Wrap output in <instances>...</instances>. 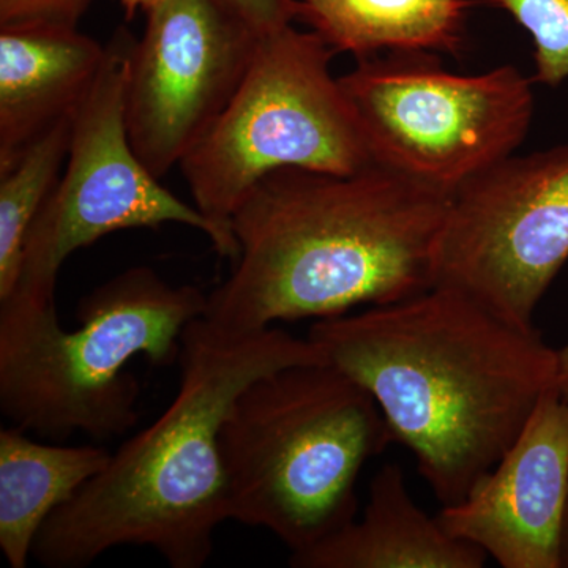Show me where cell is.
<instances>
[{"label":"cell","instance_id":"6da1fadb","mask_svg":"<svg viewBox=\"0 0 568 568\" xmlns=\"http://www.w3.org/2000/svg\"><path fill=\"white\" fill-rule=\"evenodd\" d=\"M308 338L375 398L444 507L497 465L558 372V351L536 328L447 284L325 317Z\"/></svg>","mask_w":568,"mask_h":568},{"label":"cell","instance_id":"7a4b0ae2","mask_svg":"<svg viewBox=\"0 0 568 568\" xmlns=\"http://www.w3.org/2000/svg\"><path fill=\"white\" fill-rule=\"evenodd\" d=\"M452 201L376 163L354 174L264 175L231 216L239 256L204 317L248 335L425 293L436 284Z\"/></svg>","mask_w":568,"mask_h":568},{"label":"cell","instance_id":"3957f363","mask_svg":"<svg viewBox=\"0 0 568 568\" xmlns=\"http://www.w3.org/2000/svg\"><path fill=\"white\" fill-rule=\"evenodd\" d=\"M320 362L327 361L308 336L278 327L231 335L204 316L194 320L182 335L173 403L47 519L32 558L48 568H84L133 545L155 549L173 568L204 567L215 530L231 519L220 444L231 406L260 377Z\"/></svg>","mask_w":568,"mask_h":568},{"label":"cell","instance_id":"277c9868","mask_svg":"<svg viewBox=\"0 0 568 568\" xmlns=\"http://www.w3.org/2000/svg\"><path fill=\"white\" fill-rule=\"evenodd\" d=\"M207 310L200 287L174 286L133 267L84 295L80 327L65 331L55 304L0 302V410L11 425L48 439L84 433L129 435L140 422L141 384L126 369L144 355L178 364L185 328Z\"/></svg>","mask_w":568,"mask_h":568},{"label":"cell","instance_id":"5b68a950","mask_svg":"<svg viewBox=\"0 0 568 568\" xmlns=\"http://www.w3.org/2000/svg\"><path fill=\"white\" fill-rule=\"evenodd\" d=\"M392 440L375 398L328 362L268 373L223 422L231 519L291 555L313 548L354 521L357 478Z\"/></svg>","mask_w":568,"mask_h":568},{"label":"cell","instance_id":"8992f818","mask_svg":"<svg viewBox=\"0 0 568 568\" xmlns=\"http://www.w3.org/2000/svg\"><path fill=\"white\" fill-rule=\"evenodd\" d=\"M334 54L316 32L293 26L261 37L234 99L179 164L194 205L212 222L233 230L231 216L274 171L354 174L373 164L342 82L332 77Z\"/></svg>","mask_w":568,"mask_h":568},{"label":"cell","instance_id":"52a82bcc","mask_svg":"<svg viewBox=\"0 0 568 568\" xmlns=\"http://www.w3.org/2000/svg\"><path fill=\"white\" fill-rule=\"evenodd\" d=\"M342 82L373 163L450 194L514 155L534 95L514 65L465 77L432 52L358 59Z\"/></svg>","mask_w":568,"mask_h":568},{"label":"cell","instance_id":"ba28073f","mask_svg":"<svg viewBox=\"0 0 568 568\" xmlns=\"http://www.w3.org/2000/svg\"><path fill=\"white\" fill-rule=\"evenodd\" d=\"M134 41L121 28L108 43L102 70L74 114L65 170L29 231L9 297L55 304L63 263L119 231L185 224L207 235L224 260L234 263L239 256L233 230L164 189L130 144L125 89Z\"/></svg>","mask_w":568,"mask_h":568},{"label":"cell","instance_id":"9c48e42d","mask_svg":"<svg viewBox=\"0 0 568 568\" xmlns=\"http://www.w3.org/2000/svg\"><path fill=\"white\" fill-rule=\"evenodd\" d=\"M568 261V142L506 160L454 194L436 284L458 287L510 323L532 327Z\"/></svg>","mask_w":568,"mask_h":568},{"label":"cell","instance_id":"30bf717a","mask_svg":"<svg viewBox=\"0 0 568 568\" xmlns=\"http://www.w3.org/2000/svg\"><path fill=\"white\" fill-rule=\"evenodd\" d=\"M145 13L125 122L138 159L162 181L234 99L263 33L220 0H160Z\"/></svg>","mask_w":568,"mask_h":568},{"label":"cell","instance_id":"8fae6325","mask_svg":"<svg viewBox=\"0 0 568 568\" xmlns=\"http://www.w3.org/2000/svg\"><path fill=\"white\" fill-rule=\"evenodd\" d=\"M567 497L568 395L555 384L497 465L437 519L500 567L560 568Z\"/></svg>","mask_w":568,"mask_h":568},{"label":"cell","instance_id":"7c38bea8","mask_svg":"<svg viewBox=\"0 0 568 568\" xmlns=\"http://www.w3.org/2000/svg\"><path fill=\"white\" fill-rule=\"evenodd\" d=\"M104 58L106 47L71 26L0 28V174L77 112Z\"/></svg>","mask_w":568,"mask_h":568},{"label":"cell","instance_id":"4fadbf2b","mask_svg":"<svg viewBox=\"0 0 568 568\" xmlns=\"http://www.w3.org/2000/svg\"><path fill=\"white\" fill-rule=\"evenodd\" d=\"M485 562L480 548L450 536L414 503L395 463L373 478L361 521L290 558L295 568H480Z\"/></svg>","mask_w":568,"mask_h":568},{"label":"cell","instance_id":"5bb4252c","mask_svg":"<svg viewBox=\"0 0 568 568\" xmlns=\"http://www.w3.org/2000/svg\"><path fill=\"white\" fill-rule=\"evenodd\" d=\"M103 447L37 443L18 426L0 429V549L11 568H24L47 519L102 473Z\"/></svg>","mask_w":568,"mask_h":568},{"label":"cell","instance_id":"9a60e30c","mask_svg":"<svg viewBox=\"0 0 568 568\" xmlns=\"http://www.w3.org/2000/svg\"><path fill=\"white\" fill-rule=\"evenodd\" d=\"M298 20L336 52L458 54L469 0H297Z\"/></svg>","mask_w":568,"mask_h":568},{"label":"cell","instance_id":"2e32d148","mask_svg":"<svg viewBox=\"0 0 568 568\" xmlns=\"http://www.w3.org/2000/svg\"><path fill=\"white\" fill-rule=\"evenodd\" d=\"M74 114L41 134L7 173L0 174V301L17 286L26 239L61 179Z\"/></svg>","mask_w":568,"mask_h":568},{"label":"cell","instance_id":"e0dca14e","mask_svg":"<svg viewBox=\"0 0 568 568\" xmlns=\"http://www.w3.org/2000/svg\"><path fill=\"white\" fill-rule=\"evenodd\" d=\"M536 44V80L559 85L568 78V0H500Z\"/></svg>","mask_w":568,"mask_h":568},{"label":"cell","instance_id":"ac0fdd59","mask_svg":"<svg viewBox=\"0 0 568 568\" xmlns=\"http://www.w3.org/2000/svg\"><path fill=\"white\" fill-rule=\"evenodd\" d=\"M92 0H0V28L52 24L78 28Z\"/></svg>","mask_w":568,"mask_h":568},{"label":"cell","instance_id":"d6986e66","mask_svg":"<svg viewBox=\"0 0 568 568\" xmlns=\"http://www.w3.org/2000/svg\"><path fill=\"white\" fill-rule=\"evenodd\" d=\"M220 2L263 36L293 26V21L298 17L297 0H220Z\"/></svg>","mask_w":568,"mask_h":568},{"label":"cell","instance_id":"ffe728a7","mask_svg":"<svg viewBox=\"0 0 568 568\" xmlns=\"http://www.w3.org/2000/svg\"><path fill=\"white\" fill-rule=\"evenodd\" d=\"M556 386L568 395V345L558 351V372H556Z\"/></svg>","mask_w":568,"mask_h":568},{"label":"cell","instance_id":"44dd1931","mask_svg":"<svg viewBox=\"0 0 568 568\" xmlns=\"http://www.w3.org/2000/svg\"><path fill=\"white\" fill-rule=\"evenodd\" d=\"M118 2L121 3L123 10H125L126 18L132 20L138 11H148L149 9H152V7L155 6L156 2H160V0H118Z\"/></svg>","mask_w":568,"mask_h":568},{"label":"cell","instance_id":"7402d4cb","mask_svg":"<svg viewBox=\"0 0 568 568\" xmlns=\"http://www.w3.org/2000/svg\"><path fill=\"white\" fill-rule=\"evenodd\" d=\"M562 567L568 568V497H567L566 517H564V528H562Z\"/></svg>","mask_w":568,"mask_h":568}]
</instances>
